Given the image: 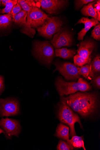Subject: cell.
Segmentation results:
<instances>
[{
	"mask_svg": "<svg viewBox=\"0 0 100 150\" xmlns=\"http://www.w3.org/2000/svg\"><path fill=\"white\" fill-rule=\"evenodd\" d=\"M27 13L26 24L21 32L30 37H33L35 34V28L43 24L48 16L38 6L33 7Z\"/></svg>",
	"mask_w": 100,
	"mask_h": 150,
	"instance_id": "1",
	"label": "cell"
},
{
	"mask_svg": "<svg viewBox=\"0 0 100 150\" xmlns=\"http://www.w3.org/2000/svg\"><path fill=\"white\" fill-rule=\"evenodd\" d=\"M55 85L61 96L72 94L79 91L83 92L89 91L92 88L90 84L82 78L79 79L77 82H68L59 77L56 79Z\"/></svg>",
	"mask_w": 100,
	"mask_h": 150,
	"instance_id": "2",
	"label": "cell"
},
{
	"mask_svg": "<svg viewBox=\"0 0 100 150\" xmlns=\"http://www.w3.org/2000/svg\"><path fill=\"white\" fill-rule=\"evenodd\" d=\"M58 108V117L62 123L69 126L70 135L72 137L76 135L74 127L76 122H78L82 128L80 118L73 111L69 106L63 102L61 101L59 104Z\"/></svg>",
	"mask_w": 100,
	"mask_h": 150,
	"instance_id": "3",
	"label": "cell"
},
{
	"mask_svg": "<svg viewBox=\"0 0 100 150\" xmlns=\"http://www.w3.org/2000/svg\"><path fill=\"white\" fill-rule=\"evenodd\" d=\"M97 101L96 94L80 93L79 103V113L83 117L93 114L98 107Z\"/></svg>",
	"mask_w": 100,
	"mask_h": 150,
	"instance_id": "4",
	"label": "cell"
},
{
	"mask_svg": "<svg viewBox=\"0 0 100 150\" xmlns=\"http://www.w3.org/2000/svg\"><path fill=\"white\" fill-rule=\"evenodd\" d=\"M33 45L34 55L40 60L49 65L54 55L52 46L47 41H35Z\"/></svg>",
	"mask_w": 100,
	"mask_h": 150,
	"instance_id": "5",
	"label": "cell"
},
{
	"mask_svg": "<svg viewBox=\"0 0 100 150\" xmlns=\"http://www.w3.org/2000/svg\"><path fill=\"white\" fill-rule=\"evenodd\" d=\"M62 24V21L58 17H48L44 24L37 28V30L42 36L51 39L61 29Z\"/></svg>",
	"mask_w": 100,
	"mask_h": 150,
	"instance_id": "6",
	"label": "cell"
},
{
	"mask_svg": "<svg viewBox=\"0 0 100 150\" xmlns=\"http://www.w3.org/2000/svg\"><path fill=\"white\" fill-rule=\"evenodd\" d=\"M56 67L55 70L58 71L65 79L68 80H76L81 76L79 68L76 65L70 63L55 62Z\"/></svg>",
	"mask_w": 100,
	"mask_h": 150,
	"instance_id": "7",
	"label": "cell"
},
{
	"mask_svg": "<svg viewBox=\"0 0 100 150\" xmlns=\"http://www.w3.org/2000/svg\"><path fill=\"white\" fill-rule=\"evenodd\" d=\"M20 112V105L16 99H0V117L17 115Z\"/></svg>",
	"mask_w": 100,
	"mask_h": 150,
	"instance_id": "8",
	"label": "cell"
},
{
	"mask_svg": "<svg viewBox=\"0 0 100 150\" xmlns=\"http://www.w3.org/2000/svg\"><path fill=\"white\" fill-rule=\"evenodd\" d=\"M0 127L4 132V134L7 139H11L13 136L18 137L21 131L20 122L18 120L9 119L2 118L0 120Z\"/></svg>",
	"mask_w": 100,
	"mask_h": 150,
	"instance_id": "9",
	"label": "cell"
},
{
	"mask_svg": "<svg viewBox=\"0 0 100 150\" xmlns=\"http://www.w3.org/2000/svg\"><path fill=\"white\" fill-rule=\"evenodd\" d=\"M72 34L62 29L53 36L50 42L56 49L64 46L70 47L73 42Z\"/></svg>",
	"mask_w": 100,
	"mask_h": 150,
	"instance_id": "10",
	"label": "cell"
},
{
	"mask_svg": "<svg viewBox=\"0 0 100 150\" xmlns=\"http://www.w3.org/2000/svg\"><path fill=\"white\" fill-rule=\"evenodd\" d=\"M68 1L61 0H38L35 1L43 9L50 14L55 13L67 4Z\"/></svg>",
	"mask_w": 100,
	"mask_h": 150,
	"instance_id": "11",
	"label": "cell"
},
{
	"mask_svg": "<svg viewBox=\"0 0 100 150\" xmlns=\"http://www.w3.org/2000/svg\"><path fill=\"white\" fill-rule=\"evenodd\" d=\"M95 46V44L91 40H85L81 42L78 46V54L85 59L91 57L90 55Z\"/></svg>",
	"mask_w": 100,
	"mask_h": 150,
	"instance_id": "12",
	"label": "cell"
},
{
	"mask_svg": "<svg viewBox=\"0 0 100 150\" xmlns=\"http://www.w3.org/2000/svg\"><path fill=\"white\" fill-rule=\"evenodd\" d=\"M81 23L84 25V27L78 34V39L79 40H82L84 36L91 28L99 23L96 19L93 18L89 19L88 18L83 17L81 18L77 24Z\"/></svg>",
	"mask_w": 100,
	"mask_h": 150,
	"instance_id": "13",
	"label": "cell"
},
{
	"mask_svg": "<svg viewBox=\"0 0 100 150\" xmlns=\"http://www.w3.org/2000/svg\"><path fill=\"white\" fill-rule=\"evenodd\" d=\"M80 92L71 94L67 97L62 98L61 101L65 103L75 111L79 113V103Z\"/></svg>",
	"mask_w": 100,
	"mask_h": 150,
	"instance_id": "14",
	"label": "cell"
},
{
	"mask_svg": "<svg viewBox=\"0 0 100 150\" xmlns=\"http://www.w3.org/2000/svg\"><path fill=\"white\" fill-rule=\"evenodd\" d=\"M69 127L60 123L58 125L56 128L55 136L57 137L66 141L67 143L69 144Z\"/></svg>",
	"mask_w": 100,
	"mask_h": 150,
	"instance_id": "15",
	"label": "cell"
},
{
	"mask_svg": "<svg viewBox=\"0 0 100 150\" xmlns=\"http://www.w3.org/2000/svg\"><path fill=\"white\" fill-rule=\"evenodd\" d=\"M96 2V1L91 2L87 5L84 6L81 10V12L84 16H90L100 21V17L99 16L97 12L95 11L93 6Z\"/></svg>",
	"mask_w": 100,
	"mask_h": 150,
	"instance_id": "16",
	"label": "cell"
},
{
	"mask_svg": "<svg viewBox=\"0 0 100 150\" xmlns=\"http://www.w3.org/2000/svg\"><path fill=\"white\" fill-rule=\"evenodd\" d=\"M74 50L69 49L67 48L56 49L55 50V56L67 59L73 57L76 53Z\"/></svg>",
	"mask_w": 100,
	"mask_h": 150,
	"instance_id": "17",
	"label": "cell"
},
{
	"mask_svg": "<svg viewBox=\"0 0 100 150\" xmlns=\"http://www.w3.org/2000/svg\"><path fill=\"white\" fill-rule=\"evenodd\" d=\"M27 15V12L22 10L18 14L12 17V21L17 25L24 27L26 24Z\"/></svg>",
	"mask_w": 100,
	"mask_h": 150,
	"instance_id": "18",
	"label": "cell"
},
{
	"mask_svg": "<svg viewBox=\"0 0 100 150\" xmlns=\"http://www.w3.org/2000/svg\"><path fill=\"white\" fill-rule=\"evenodd\" d=\"M79 72L81 75L88 80H92L95 76L91 64L79 67Z\"/></svg>",
	"mask_w": 100,
	"mask_h": 150,
	"instance_id": "19",
	"label": "cell"
},
{
	"mask_svg": "<svg viewBox=\"0 0 100 150\" xmlns=\"http://www.w3.org/2000/svg\"><path fill=\"white\" fill-rule=\"evenodd\" d=\"M12 21L11 13L0 15V30H4L9 28L11 25Z\"/></svg>",
	"mask_w": 100,
	"mask_h": 150,
	"instance_id": "20",
	"label": "cell"
},
{
	"mask_svg": "<svg viewBox=\"0 0 100 150\" xmlns=\"http://www.w3.org/2000/svg\"><path fill=\"white\" fill-rule=\"evenodd\" d=\"M18 3L20 5L23 10L27 12L30 11L33 7L37 6L35 1L32 0H19Z\"/></svg>",
	"mask_w": 100,
	"mask_h": 150,
	"instance_id": "21",
	"label": "cell"
},
{
	"mask_svg": "<svg viewBox=\"0 0 100 150\" xmlns=\"http://www.w3.org/2000/svg\"><path fill=\"white\" fill-rule=\"evenodd\" d=\"M69 143L75 148H83L84 150H86L85 148L84 142L82 137L75 135L73 136L72 138L70 140Z\"/></svg>",
	"mask_w": 100,
	"mask_h": 150,
	"instance_id": "22",
	"label": "cell"
},
{
	"mask_svg": "<svg viewBox=\"0 0 100 150\" xmlns=\"http://www.w3.org/2000/svg\"><path fill=\"white\" fill-rule=\"evenodd\" d=\"M91 57L89 59H85L77 54L74 57V61L76 65L82 67L85 64H89L91 63Z\"/></svg>",
	"mask_w": 100,
	"mask_h": 150,
	"instance_id": "23",
	"label": "cell"
},
{
	"mask_svg": "<svg viewBox=\"0 0 100 150\" xmlns=\"http://www.w3.org/2000/svg\"><path fill=\"white\" fill-rule=\"evenodd\" d=\"M91 64L94 75H98L100 72V57L99 54L95 57Z\"/></svg>",
	"mask_w": 100,
	"mask_h": 150,
	"instance_id": "24",
	"label": "cell"
},
{
	"mask_svg": "<svg viewBox=\"0 0 100 150\" xmlns=\"http://www.w3.org/2000/svg\"><path fill=\"white\" fill-rule=\"evenodd\" d=\"M17 3L18 1L17 0H10V1L6 3L5 8L1 10V13H11L13 7Z\"/></svg>",
	"mask_w": 100,
	"mask_h": 150,
	"instance_id": "25",
	"label": "cell"
},
{
	"mask_svg": "<svg viewBox=\"0 0 100 150\" xmlns=\"http://www.w3.org/2000/svg\"><path fill=\"white\" fill-rule=\"evenodd\" d=\"M57 149L58 150H72L74 148L72 145L62 141H60Z\"/></svg>",
	"mask_w": 100,
	"mask_h": 150,
	"instance_id": "26",
	"label": "cell"
},
{
	"mask_svg": "<svg viewBox=\"0 0 100 150\" xmlns=\"http://www.w3.org/2000/svg\"><path fill=\"white\" fill-rule=\"evenodd\" d=\"M91 37L94 39L99 40L100 39V24L95 25L94 29L91 32Z\"/></svg>",
	"mask_w": 100,
	"mask_h": 150,
	"instance_id": "27",
	"label": "cell"
},
{
	"mask_svg": "<svg viewBox=\"0 0 100 150\" xmlns=\"http://www.w3.org/2000/svg\"><path fill=\"white\" fill-rule=\"evenodd\" d=\"M95 1L93 0H77L75 1V4L76 8L79 9L82 6L88 3Z\"/></svg>",
	"mask_w": 100,
	"mask_h": 150,
	"instance_id": "28",
	"label": "cell"
},
{
	"mask_svg": "<svg viewBox=\"0 0 100 150\" xmlns=\"http://www.w3.org/2000/svg\"><path fill=\"white\" fill-rule=\"evenodd\" d=\"M22 8L20 5L17 3L13 7L11 13L12 17L15 16L22 10Z\"/></svg>",
	"mask_w": 100,
	"mask_h": 150,
	"instance_id": "29",
	"label": "cell"
},
{
	"mask_svg": "<svg viewBox=\"0 0 100 150\" xmlns=\"http://www.w3.org/2000/svg\"><path fill=\"white\" fill-rule=\"evenodd\" d=\"M92 83L94 86L97 88L99 89L100 88V76L99 75H95L91 80Z\"/></svg>",
	"mask_w": 100,
	"mask_h": 150,
	"instance_id": "30",
	"label": "cell"
},
{
	"mask_svg": "<svg viewBox=\"0 0 100 150\" xmlns=\"http://www.w3.org/2000/svg\"><path fill=\"white\" fill-rule=\"evenodd\" d=\"M5 90L4 79V77L0 75V96Z\"/></svg>",
	"mask_w": 100,
	"mask_h": 150,
	"instance_id": "31",
	"label": "cell"
},
{
	"mask_svg": "<svg viewBox=\"0 0 100 150\" xmlns=\"http://www.w3.org/2000/svg\"><path fill=\"white\" fill-rule=\"evenodd\" d=\"M9 1L10 0H2L1 1V4H2L3 6H6V3Z\"/></svg>",
	"mask_w": 100,
	"mask_h": 150,
	"instance_id": "32",
	"label": "cell"
},
{
	"mask_svg": "<svg viewBox=\"0 0 100 150\" xmlns=\"http://www.w3.org/2000/svg\"><path fill=\"white\" fill-rule=\"evenodd\" d=\"M98 6H100V1L99 0L97 1L96 4L94 5V6L95 8Z\"/></svg>",
	"mask_w": 100,
	"mask_h": 150,
	"instance_id": "33",
	"label": "cell"
},
{
	"mask_svg": "<svg viewBox=\"0 0 100 150\" xmlns=\"http://www.w3.org/2000/svg\"><path fill=\"white\" fill-rule=\"evenodd\" d=\"M2 133H4V132L3 129H2L0 128V134H1Z\"/></svg>",
	"mask_w": 100,
	"mask_h": 150,
	"instance_id": "34",
	"label": "cell"
},
{
	"mask_svg": "<svg viewBox=\"0 0 100 150\" xmlns=\"http://www.w3.org/2000/svg\"><path fill=\"white\" fill-rule=\"evenodd\" d=\"M1 0H0V7H1ZM1 8H0V13H1Z\"/></svg>",
	"mask_w": 100,
	"mask_h": 150,
	"instance_id": "35",
	"label": "cell"
}]
</instances>
